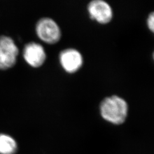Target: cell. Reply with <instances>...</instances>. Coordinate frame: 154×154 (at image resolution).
Here are the masks:
<instances>
[{"mask_svg":"<svg viewBox=\"0 0 154 154\" xmlns=\"http://www.w3.org/2000/svg\"><path fill=\"white\" fill-rule=\"evenodd\" d=\"M100 109L102 116L105 120L120 125L126 120L128 106L124 99L118 96H111L102 101Z\"/></svg>","mask_w":154,"mask_h":154,"instance_id":"6da1fadb","label":"cell"},{"mask_svg":"<svg viewBox=\"0 0 154 154\" xmlns=\"http://www.w3.org/2000/svg\"><path fill=\"white\" fill-rule=\"evenodd\" d=\"M35 32L38 38L48 45L58 43L62 36L59 24L50 17H43L39 20L35 25Z\"/></svg>","mask_w":154,"mask_h":154,"instance_id":"7a4b0ae2","label":"cell"},{"mask_svg":"<svg viewBox=\"0 0 154 154\" xmlns=\"http://www.w3.org/2000/svg\"><path fill=\"white\" fill-rule=\"evenodd\" d=\"M90 18L100 25H107L114 18V11L105 0H91L87 5Z\"/></svg>","mask_w":154,"mask_h":154,"instance_id":"3957f363","label":"cell"},{"mask_svg":"<svg viewBox=\"0 0 154 154\" xmlns=\"http://www.w3.org/2000/svg\"><path fill=\"white\" fill-rule=\"evenodd\" d=\"M58 61L62 68L69 74H74L82 67L84 58L78 50L69 48L62 50L58 55Z\"/></svg>","mask_w":154,"mask_h":154,"instance_id":"277c9868","label":"cell"},{"mask_svg":"<svg viewBox=\"0 0 154 154\" xmlns=\"http://www.w3.org/2000/svg\"><path fill=\"white\" fill-rule=\"evenodd\" d=\"M18 53V49L11 38L0 37V69L6 70L14 66Z\"/></svg>","mask_w":154,"mask_h":154,"instance_id":"5b68a950","label":"cell"},{"mask_svg":"<svg viewBox=\"0 0 154 154\" xmlns=\"http://www.w3.org/2000/svg\"><path fill=\"white\" fill-rule=\"evenodd\" d=\"M23 56L28 65L34 68L41 67L47 58L46 52L44 46L34 42H29L25 45Z\"/></svg>","mask_w":154,"mask_h":154,"instance_id":"8992f818","label":"cell"},{"mask_svg":"<svg viewBox=\"0 0 154 154\" xmlns=\"http://www.w3.org/2000/svg\"><path fill=\"white\" fill-rule=\"evenodd\" d=\"M18 149L16 140L8 134H0V154H14Z\"/></svg>","mask_w":154,"mask_h":154,"instance_id":"52a82bcc","label":"cell"},{"mask_svg":"<svg viewBox=\"0 0 154 154\" xmlns=\"http://www.w3.org/2000/svg\"><path fill=\"white\" fill-rule=\"evenodd\" d=\"M147 27L151 33L154 32V13L151 11L146 19Z\"/></svg>","mask_w":154,"mask_h":154,"instance_id":"ba28073f","label":"cell"}]
</instances>
